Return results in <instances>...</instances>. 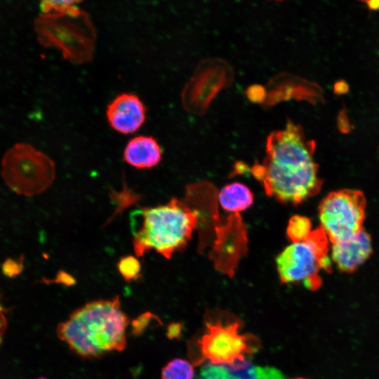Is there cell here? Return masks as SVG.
<instances>
[{
    "label": "cell",
    "instance_id": "e0dca14e",
    "mask_svg": "<svg viewBox=\"0 0 379 379\" xmlns=\"http://www.w3.org/2000/svg\"><path fill=\"white\" fill-rule=\"evenodd\" d=\"M24 268V256L22 255L16 258H7L1 266L4 275L13 278L19 275Z\"/></svg>",
    "mask_w": 379,
    "mask_h": 379
},
{
    "label": "cell",
    "instance_id": "8992f818",
    "mask_svg": "<svg viewBox=\"0 0 379 379\" xmlns=\"http://www.w3.org/2000/svg\"><path fill=\"white\" fill-rule=\"evenodd\" d=\"M1 175L8 187L20 195L31 197L43 192L53 182L54 161L45 153L26 142H18L4 154Z\"/></svg>",
    "mask_w": 379,
    "mask_h": 379
},
{
    "label": "cell",
    "instance_id": "6da1fadb",
    "mask_svg": "<svg viewBox=\"0 0 379 379\" xmlns=\"http://www.w3.org/2000/svg\"><path fill=\"white\" fill-rule=\"evenodd\" d=\"M316 144L302 126L288 120L284 128L270 133L261 164L251 168L266 194L278 201L297 205L316 195L323 180L314 159Z\"/></svg>",
    "mask_w": 379,
    "mask_h": 379
},
{
    "label": "cell",
    "instance_id": "2e32d148",
    "mask_svg": "<svg viewBox=\"0 0 379 379\" xmlns=\"http://www.w3.org/2000/svg\"><path fill=\"white\" fill-rule=\"evenodd\" d=\"M118 268L123 277L129 281L138 277L140 265L136 258L126 256L120 260Z\"/></svg>",
    "mask_w": 379,
    "mask_h": 379
},
{
    "label": "cell",
    "instance_id": "4fadbf2b",
    "mask_svg": "<svg viewBox=\"0 0 379 379\" xmlns=\"http://www.w3.org/2000/svg\"><path fill=\"white\" fill-rule=\"evenodd\" d=\"M193 365L188 361L175 358L161 369V379H194Z\"/></svg>",
    "mask_w": 379,
    "mask_h": 379
},
{
    "label": "cell",
    "instance_id": "ac0fdd59",
    "mask_svg": "<svg viewBox=\"0 0 379 379\" xmlns=\"http://www.w3.org/2000/svg\"><path fill=\"white\" fill-rule=\"evenodd\" d=\"M44 13L52 11H62L79 3L81 0H40Z\"/></svg>",
    "mask_w": 379,
    "mask_h": 379
},
{
    "label": "cell",
    "instance_id": "277c9868",
    "mask_svg": "<svg viewBox=\"0 0 379 379\" xmlns=\"http://www.w3.org/2000/svg\"><path fill=\"white\" fill-rule=\"evenodd\" d=\"M328 242L319 227L313 230L305 239L285 247L275 260L280 281L284 284L301 282L308 289H317L321 284L320 271L331 270Z\"/></svg>",
    "mask_w": 379,
    "mask_h": 379
},
{
    "label": "cell",
    "instance_id": "cb8c5ba5",
    "mask_svg": "<svg viewBox=\"0 0 379 379\" xmlns=\"http://www.w3.org/2000/svg\"><path fill=\"white\" fill-rule=\"evenodd\" d=\"M293 379H306V378H293Z\"/></svg>",
    "mask_w": 379,
    "mask_h": 379
},
{
    "label": "cell",
    "instance_id": "7a4b0ae2",
    "mask_svg": "<svg viewBox=\"0 0 379 379\" xmlns=\"http://www.w3.org/2000/svg\"><path fill=\"white\" fill-rule=\"evenodd\" d=\"M129 319L119 296L90 301L58 324L56 334L77 355L93 359L123 351Z\"/></svg>",
    "mask_w": 379,
    "mask_h": 379
},
{
    "label": "cell",
    "instance_id": "7402d4cb",
    "mask_svg": "<svg viewBox=\"0 0 379 379\" xmlns=\"http://www.w3.org/2000/svg\"><path fill=\"white\" fill-rule=\"evenodd\" d=\"M180 331V327L178 324H171L168 329V335L170 336V338H174L176 337Z\"/></svg>",
    "mask_w": 379,
    "mask_h": 379
},
{
    "label": "cell",
    "instance_id": "9c48e42d",
    "mask_svg": "<svg viewBox=\"0 0 379 379\" xmlns=\"http://www.w3.org/2000/svg\"><path fill=\"white\" fill-rule=\"evenodd\" d=\"M105 114L114 131L128 135L136 132L145 124L147 108L138 95L125 92L117 95L107 105Z\"/></svg>",
    "mask_w": 379,
    "mask_h": 379
},
{
    "label": "cell",
    "instance_id": "8fae6325",
    "mask_svg": "<svg viewBox=\"0 0 379 379\" xmlns=\"http://www.w3.org/2000/svg\"><path fill=\"white\" fill-rule=\"evenodd\" d=\"M163 151L157 140L151 135H139L130 139L123 152V160L138 169H149L161 161Z\"/></svg>",
    "mask_w": 379,
    "mask_h": 379
},
{
    "label": "cell",
    "instance_id": "30bf717a",
    "mask_svg": "<svg viewBox=\"0 0 379 379\" xmlns=\"http://www.w3.org/2000/svg\"><path fill=\"white\" fill-rule=\"evenodd\" d=\"M370 234L363 229L356 235L332 244V261L341 272L351 273L361 266L372 255Z\"/></svg>",
    "mask_w": 379,
    "mask_h": 379
},
{
    "label": "cell",
    "instance_id": "d6986e66",
    "mask_svg": "<svg viewBox=\"0 0 379 379\" xmlns=\"http://www.w3.org/2000/svg\"><path fill=\"white\" fill-rule=\"evenodd\" d=\"M247 96L250 100L255 103H262L265 98V88L255 85L248 88Z\"/></svg>",
    "mask_w": 379,
    "mask_h": 379
},
{
    "label": "cell",
    "instance_id": "5bb4252c",
    "mask_svg": "<svg viewBox=\"0 0 379 379\" xmlns=\"http://www.w3.org/2000/svg\"><path fill=\"white\" fill-rule=\"evenodd\" d=\"M312 230L308 218L295 215L289 219L286 234L291 242H298L305 239Z\"/></svg>",
    "mask_w": 379,
    "mask_h": 379
},
{
    "label": "cell",
    "instance_id": "52a82bcc",
    "mask_svg": "<svg viewBox=\"0 0 379 379\" xmlns=\"http://www.w3.org/2000/svg\"><path fill=\"white\" fill-rule=\"evenodd\" d=\"M366 206V197L359 190H335L321 201L320 227L331 244L346 240L364 229Z\"/></svg>",
    "mask_w": 379,
    "mask_h": 379
},
{
    "label": "cell",
    "instance_id": "603a6c76",
    "mask_svg": "<svg viewBox=\"0 0 379 379\" xmlns=\"http://www.w3.org/2000/svg\"><path fill=\"white\" fill-rule=\"evenodd\" d=\"M37 379H47V378H44V377H41V378H37Z\"/></svg>",
    "mask_w": 379,
    "mask_h": 379
},
{
    "label": "cell",
    "instance_id": "d4e9b609",
    "mask_svg": "<svg viewBox=\"0 0 379 379\" xmlns=\"http://www.w3.org/2000/svg\"><path fill=\"white\" fill-rule=\"evenodd\" d=\"M277 1H283V0H277Z\"/></svg>",
    "mask_w": 379,
    "mask_h": 379
},
{
    "label": "cell",
    "instance_id": "44dd1931",
    "mask_svg": "<svg viewBox=\"0 0 379 379\" xmlns=\"http://www.w3.org/2000/svg\"><path fill=\"white\" fill-rule=\"evenodd\" d=\"M365 3L370 11H379V0H359Z\"/></svg>",
    "mask_w": 379,
    "mask_h": 379
},
{
    "label": "cell",
    "instance_id": "9a60e30c",
    "mask_svg": "<svg viewBox=\"0 0 379 379\" xmlns=\"http://www.w3.org/2000/svg\"><path fill=\"white\" fill-rule=\"evenodd\" d=\"M200 379H243L231 366L208 364L200 374Z\"/></svg>",
    "mask_w": 379,
    "mask_h": 379
},
{
    "label": "cell",
    "instance_id": "ba28073f",
    "mask_svg": "<svg viewBox=\"0 0 379 379\" xmlns=\"http://www.w3.org/2000/svg\"><path fill=\"white\" fill-rule=\"evenodd\" d=\"M234 77L230 66L224 60L202 61L182 91V103L190 113L204 114L218 92L228 86Z\"/></svg>",
    "mask_w": 379,
    "mask_h": 379
},
{
    "label": "cell",
    "instance_id": "ffe728a7",
    "mask_svg": "<svg viewBox=\"0 0 379 379\" xmlns=\"http://www.w3.org/2000/svg\"><path fill=\"white\" fill-rule=\"evenodd\" d=\"M6 310L0 304V345L3 341V337L7 328V319L5 315Z\"/></svg>",
    "mask_w": 379,
    "mask_h": 379
},
{
    "label": "cell",
    "instance_id": "7c38bea8",
    "mask_svg": "<svg viewBox=\"0 0 379 379\" xmlns=\"http://www.w3.org/2000/svg\"><path fill=\"white\" fill-rule=\"evenodd\" d=\"M218 201L223 210L239 213L253 203V195L245 185L235 182L223 187L218 193Z\"/></svg>",
    "mask_w": 379,
    "mask_h": 379
},
{
    "label": "cell",
    "instance_id": "3957f363",
    "mask_svg": "<svg viewBox=\"0 0 379 379\" xmlns=\"http://www.w3.org/2000/svg\"><path fill=\"white\" fill-rule=\"evenodd\" d=\"M131 218L136 256L154 250L167 259L186 246L199 222L197 211L177 198L138 210Z\"/></svg>",
    "mask_w": 379,
    "mask_h": 379
},
{
    "label": "cell",
    "instance_id": "5b68a950",
    "mask_svg": "<svg viewBox=\"0 0 379 379\" xmlns=\"http://www.w3.org/2000/svg\"><path fill=\"white\" fill-rule=\"evenodd\" d=\"M227 315L207 320L206 331L197 341L200 357L197 364L207 360L213 365L232 366L248 359L258 350V339L252 334L240 333V320Z\"/></svg>",
    "mask_w": 379,
    "mask_h": 379
}]
</instances>
